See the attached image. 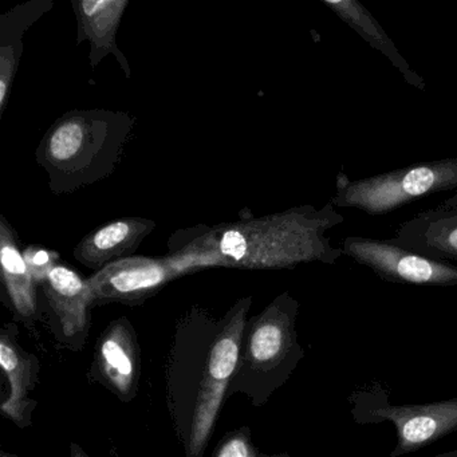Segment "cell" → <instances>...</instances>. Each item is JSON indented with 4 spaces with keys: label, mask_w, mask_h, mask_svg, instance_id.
<instances>
[{
    "label": "cell",
    "mask_w": 457,
    "mask_h": 457,
    "mask_svg": "<svg viewBox=\"0 0 457 457\" xmlns=\"http://www.w3.org/2000/svg\"><path fill=\"white\" fill-rule=\"evenodd\" d=\"M74 14L79 21L77 44L87 41L90 44V65L95 69L108 55H114L130 79L129 62L117 45V31L122 15L129 6L128 0H73Z\"/></svg>",
    "instance_id": "12"
},
{
    "label": "cell",
    "mask_w": 457,
    "mask_h": 457,
    "mask_svg": "<svg viewBox=\"0 0 457 457\" xmlns=\"http://www.w3.org/2000/svg\"><path fill=\"white\" fill-rule=\"evenodd\" d=\"M298 312L299 302L285 291L248 320L227 400L245 395L253 406H263L290 379L304 357L296 333Z\"/></svg>",
    "instance_id": "4"
},
{
    "label": "cell",
    "mask_w": 457,
    "mask_h": 457,
    "mask_svg": "<svg viewBox=\"0 0 457 457\" xmlns=\"http://www.w3.org/2000/svg\"><path fill=\"white\" fill-rule=\"evenodd\" d=\"M87 377L122 403H132L137 397L141 347L137 333L128 318L112 320L101 333Z\"/></svg>",
    "instance_id": "9"
},
{
    "label": "cell",
    "mask_w": 457,
    "mask_h": 457,
    "mask_svg": "<svg viewBox=\"0 0 457 457\" xmlns=\"http://www.w3.org/2000/svg\"><path fill=\"white\" fill-rule=\"evenodd\" d=\"M336 208H354L366 215L382 216L430 195L457 191V157L420 162L370 178L350 180L337 175Z\"/></svg>",
    "instance_id": "5"
},
{
    "label": "cell",
    "mask_w": 457,
    "mask_h": 457,
    "mask_svg": "<svg viewBox=\"0 0 457 457\" xmlns=\"http://www.w3.org/2000/svg\"><path fill=\"white\" fill-rule=\"evenodd\" d=\"M0 262L4 288L15 320L26 326L34 325L39 315L37 295L38 285L34 280L23 253L18 248L14 229L4 216L0 218Z\"/></svg>",
    "instance_id": "15"
},
{
    "label": "cell",
    "mask_w": 457,
    "mask_h": 457,
    "mask_svg": "<svg viewBox=\"0 0 457 457\" xmlns=\"http://www.w3.org/2000/svg\"><path fill=\"white\" fill-rule=\"evenodd\" d=\"M154 227V220L137 216L104 224L77 245L74 258L84 266L100 271L112 262L132 256Z\"/></svg>",
    "instance_id": "13"
},
{
    "label": "cell",
    "mask_w": 457,
    "mask_h": 457,
    "mask_svg": "<svg viewBox=\"0 0 457 457\" xmlns=\"http://www.w3.org/2000/svg\"><path fill=\"white\" fill-rule=\"evenodd\" d=\"M133 128V117L103 109L63 114L45 136L37 160L57 195L71 194L114 172Z\"/></svg>",
    "instance_id": "3"
},
{
    "label": "cell",
    "mask_w": 457,
    "mask_h": 457,
    "mask_svg": "<svg viewBox=\"0 0 457 457\" xmlns=\"http://www.w3.org/2000/svg\"><path fill=\"white\" fill-rule=\"evenodd\" d=\"M283 457H290L287 454H283ZM432 457H457V451L446 452V453L437 454V456Z\"/></svg>",
    "instance_id": "22"
},
{
    "label": "cell",
    "mask_w": 457,
    "mask_h": 457,
    "mask_svg": "<svg viewBox=\"0 0 457 457\" xmlns=\"http://www.w3.org/2000/svg\"><path fill=\"white\" fill-rule=\"evenodd\" d=\"M178 278L167 256H128L106 264L87 282L93 307L109 303L140 306Z\"/></svg>",
    "instance_id": "8"
},
{
    "label": "cell",
    "mask_w": 457,
    "mask_h": 457,
    "mask_svg": "<svg viewBox=\"0 0 457 457\" xmlns=\"http://www.w3.org/2000/svg\"><path fill=\"white\" fill-rule=\"evenodd\" d=\"M393 242L441 262H457V205H440L401 224Z\"/></svg>",
    "instance_id": "14"
},
{
    "label": "cell",
    "mask_w": 457,
    "mask_h": 457,
    "mask_svg": "<svg viewBox=\"0 0 457 457\" xmlns=\"http://www.w3.org/2000/svg\"><path fill=\"white\" fill-rule=\"evenodd\" d=\"M18 337L20 328L15 323H6L0 331V368L9 384V395L2 401L0 411L18 428H28L33 425L37 401L30 395L38 384L41 363L37 355L21 346Z\"/></svg>",
    "instance_id": "11"
},
{
    "label": "cell",
    "mask_w": 457,
    "mask_h": 457,
    "mask_svg": "<svg viewBox=\"0 0 457 457\" xmlns=\"http://www.w3.org/2000/svg\"><path fill=\"white\" fill-rule=\"evenodd\" d=\"M211 457H283V454L267 456V454L261 453L255 444L253 443L250 428L245 425V427L227 433L219 441L218 446Z\"/></svg>",
    "instance_id": "18"
},
{
    "label": "cell",
    "mask_w": 457,
    "mask_h": 457,
    "mask_svg": "<svg viewBox=\"0 0 457 457\" xmlns=\"http://www.w3.org/2000/svg\"><path fill=\"white\" fill-rule=\"evenodd\" d=\"M342 250L386 282L432 287L457 286L456 266L421 255L392 239L349 237L344 240Z\"/></svg>",
    "instance_id": "7"
},
{
    "label": "cell",
    "mask_w": 457,
    "mask_h": 457,
    "mask_svg": "<svg viewBox=\"0 0 457 457\" xmlns=\"http://www.w3.org/2000/svg\"><path fill=\"white\" fill-rule=\"evenodd\" d=\"M55 339L71 352H81L90 331L92 295L87 279L58 263L42 283Z\"/></svg>",
    "instance_id": "10"
},
{
    "label": "cell",
    "mask_w": 457,
    "mask_h": 457,
    "mask_svg": "<svg viewBox=\"0 0 457 457\" xmlns=\"http://www.w3.org/2000/svg\"><path fill=\"white\" fill-rule=\"evenodd\" d=\"M322 4L336 14L342 22L355 31L371 49L381 53L405 79L409 87L424 92L427 89L424 79L409 65L408 61L395 47L381 23L358 0H322Z\"/></svg>",
    "instance_id": "16"
},
{
    "label": "cell",
    "mask_w": 457,
    "mask_h": 457,
    "mask_svg": "<svg viewBox=\"0 0 457 457\" xmlns=\"http://www.w3.org/2000/svg\"><path fill=\"white\" fill-rule=\"evenodd\" d=\"M53 7L50 0H38L17 7L2 17L0 22V47L14 49L22 55V38L25 31L37 22L42 15L46 14Z\"/></svg>",
    "instance_id": "17"
},
{
    "label": "cell",
    "mask_w": 457,
    "mask_h": 457,
    "mask_svg": "<svg viewBox=\"0 0 457 457\" xmlns=\"http://www.w3.org/2000/svg\"><path fill=\"white\" fill-rule=\"evenodd\" d=\"M22 253L38 286L46 282L52 270L60 263V255L57 253L37 245H30Z\"/></svg>",
    "instance_id": "19"
},
{
    "label": "cell",
    "mask_w": 457,
    "mask_h": 457,
    "mask_svg": "<svg viewBox=\"0 0 457 457\" xmlns=\"http://www.w3.org/2000/svg\"><path fill=\"white\" fill-rule=\"evenodd\" d=\"M345 218L330 202L322 208L299 205L279 213L199 226L170 240L168 262L179 278L200 270L295 269L299 264H336L345 255L326 232Z\"/></svg>",
    "instance_id": "1"
},
{
    "label": "cell",
    "mask_w": 457,
    "mask_h": 457,
    "mask_svg": "<svg viewBox=\"0 0 457 457\" xmlns=\"http://www.w3.org/2000/svg\"><path fill=\"white\" fill-rule=\"evenodd\" d=\"M443 205H445V207H454V205H457V191L449 199H446Z\"/></svg>",
    "instance_id": "21"
},
{
    "label": "cell",
    "mask_w": 457,
    "mask_h": 457,
    "mask_svg": "<svg viewBox=\"0 0 457 457\" xmlns=\"http://www.w3.org/2000/svg\"><path fill=\"white\" fill-rule=\"evenodd\" d=\"M353 419L358 424L392 422L397 445L389 457L417 452L457 430V397L427 403H389L382 389L358 390L350 397Z\"/></svg>",
    "instance_id": "6"
},
{
    "label": "cell",
    "mask_w": 457,
    "mask_h": 457,
    "mask_svg": "<svg viewBox=\"0 0 457 457\" xmlns=\"http://www.w3.org/2000/svg\"><path fill=\"white\" fill-rule=\"evenodd\" d=\"M71 457H90L84 449L81 448V445H79L77 443L71 444Z\"/></svg>",
    "instance_id": "20"
},
{
    "label": "cell",
    "mask_w": 457,
    "mask_h": 457,
    "mask_svg": "<svg viewBox=\"0 0 457 457\" xmlns=\"http://www.w3.org/2000/svg\"><path fill=\"white\" fill-rule=\"evenodd\" d=\"M253 298L221 318L194 306L179 320L165 368V397L184 457H204L237 365Z\"/></svg>",
    "instance_id": "2"
}]
</instances>
